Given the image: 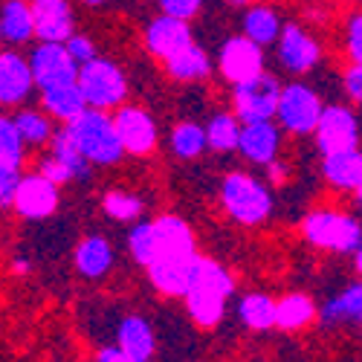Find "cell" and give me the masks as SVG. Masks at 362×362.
Returning <instances> with one entry per match:
<instances>
[{"instance_id":"d6a6232c","label":"cell","mask_w":362,"mask_h":362,"mask_svg":"<svg viewBox=\"0 0 362 362\" xmlns=\"http://www.w3.org/2000/svg\"><path fill=\"white\" fill-rule=\"evenodd\" d=\"M21 160H23V136L15 125V119L4 116L0 119V168L21 171Z\"/></svg>"},{"instance_id":"ffe728a7","label":"cell","mask_w":362,"mask_h":362,"mask_svg":"<svg viewBox=\"0 0 362 362\" xmlns=\"http://www.w3.org/2000/svg\"><path fill=\"white\" fill-rule=\"evenodd\" d=\"M116 345L128 351L131 356L148 362L157 351V339H154V330L151 325L142 319V316H125L119 322V330H116Z\"/></svg>"},{"instance_id":"d590c367","label":"cell","mask_w":362,"mask_h":362,"mask_svg":"<svg viewBox=\"0 0 362 362\" xmlns=\"http://www.w3.org/2000/svg\"><path fill=\"white\" fill-rule=\"evenodd\" d=\"M102 206H105V212L116 221H134V218L142 215V200L136 194H125V192H107Z\"/></svg>"},{"instance_id":"8fae6325","label":"cell","mask_w":362,"mask_h":362,"mask_svg":"<svg viewBox=\"0 0 362 362\" xmlns=\"http://www.w3.org/2000/svg\"><path fill=\"white\" fill-rule=\"evenodd\" d=\"M12 206L18 209L21 218L44 221L58 209V186L52 183V180H47L41 171L29 174V177H21V186L15 192Z\"/></svg>"},{"instance_id":"74e56055","label":"cell","mask_w":362,"mask_h":362,"mask_svg":"<svg viewBox=\"0 0 362 362\" xmlns=\"http://www.w3.org/2000/svg\"><path fill=\"white\" fill-rule=\"evenodd\" d=\"M163 4V12L171 15V18H180V21H192L200 6H203V0H160Z\"/></svg>"},{"instance_id":"e0dca14e","label":"cell","mask_w":362,"mask_h":362,"mask_svg":"<svg viewBox=\"0 0 362 362\" xmlns=\"http://www.w3.org/2000/svg\"><path fill=\"white\" fill-rule=\"evenodd\" d=\"M279 58L290 73H308L319 62V44L301 26L287 23L279 38Z\"/></svg>"},{"instance_id":"8992f818","label":"cell","mask_w":362,"mask_h":362,"mask_svg":"<svg viewBox=\"0 0 362 362\" xmlns=\"http://www.w3.org/2000/svg\"><path fill=\"white\" fill-rule=\"evenodd\" d=\"M325 113V105L319 99V93L308 84H287L281 90V102H279V122L284 131L305 136V134H316L319 119Z\"/></svg>"},{"instance_id":"7402d4cb","label":"cell","mask_w":362,"mask_h":362,"mask_svg":"<svg viewBox=\"0 0 362 362\" xmlns=\"http://www.w3.org/2000/svg\"><path fill=\"white\" fill-rule=\"evenodd\" d=\"M0 35L9 44H26L35 35V12L26 0H6L0 9Z\"/></svg>"},{"instance_id":"ac0fdd59","label":"cell","mask_w":362,"mask_h":362,"mask_svg":"<svg viewBox=\"0 0 362 362\" xmlns=\"http://www.w3.org/2000/svg\"><path fill=\"white\" fill-rule=\"evenodd\" d=\"M279 128L269 122H247L244 131H240V145L238 151L244 154V160L250 163H258V165H269L276 163V154H279Z\"/></svg>"},{"instance_id":"b9f144b4","label":"cell","mask_w":362,"mask_h":362,"mask_svg":"<svg viewBox=\"0 0 362 362\" xmlns=\"http://www.w3.org/2000/svg\"><path fill=\"white\" fill-rule=\"evenodd\" d=\"M345 90L351 93L354 102L362 105V64H354V67L348 70V76H345Z\"/></svg>"},{"instance_id":"4dcf8cb0","label":"cell","mask_w":362,"mask_h":362,"mask_svg":"<svg viewBox=\"0 0 362 362\" xmlns=\"http://www.w3.org/2000/svg\"><path fill=\"white\" fill-rule=\"evenodd\" d=\"M209 145V136L200 125L194 122H180L174 131H171V148L180 160H194L203 154V148Z\"/></svg>"},{"instance_id":"7c38bea8","label":"cell","mask_w":362,"mask_h":362,"mask_svg":"<svg viewBox=\"0 0 362 362\" xmlns=\"http://www.w3.org/2000/svg\"><path fill=\"white\" fill-rule=\"evenodd\" d=\"M116 131H119V139L125 145V154H134V157H145L154 151L157 145V125L142 107H119L116 116Z\"/></svg>"},{"instance_id":"ba28073f","label":"cell","mask_w":362,"mask_h":362,"mask_svg":"<svg viewBox=\"0 0 362 362\" xmlns=\"http://www.w3.org/2000/svg\"><path fill=\"white\" fill-rule=\"evenodd\" d=\"M29 67H33L35 84L44 90H55V87H67V84H78V70L81 64L70 55L67 44H44L33 49L29 58Z\"/></svg>"},{"instance_id":"ee69618b","label":"cell","mask_w":362,"mask_h":362,"mask_svg":"<svg viewBox=\"0 0 362 362\" xmlns=\"http://www.w3.org/2000/svg\"><path fill=\"white\" fill-rule=\"evenodd\" d=\"M269 180H276V183L284 180V165L281 163H269Z\"/></svg>"},{"instance_id":"d6986e66","label":"cell","mask_w":362,"mask_h":362,"mask_svg":"<svg viewBox=\"0 0 362 362\" xmlns=\"http://www.w3.org/2000/svg\"><path fill=\"white\" fill-rule=\"evenodd\" d=\"M35 84L33 67L18 52H4L0 55V102L4 105H18L29 96V90Z\"/></svg>"},{"instance_id":"4316f807","label":"cell","mask_w":362,"mask_h":362,"mask_svg":"<svg viewBox=\"0 0 362 362\" xmlns=\"http://www.w3.org/2000/svg\"><path fill=\"white\" fill-rule=\"evenodd\" d=\"M171 78L177 81H197V78H206L209 70H212V62H209L206 49H200L197 44H189L186 49H180L177 55H171L165 62Z\"/></svg>"},{"instance_id":"3957f363","label":"cell","mask_w":362,"mask_h":362,"mask_svg":"<svg viewBox=\"0 0 362 362\" xmlns=\"http://www.w3.org/2000/svg\"><path fill=\"white\" fill-rule=\"evenodd\" d=\"M221 203L226 212L244 226H255L269 218L273 212V197L269 192L250 174H229L221 183Z\"/></svg>"},{"instance_id":"f35d334b","label":"cell","mask_w":362,"mask_h":362,"mask_svg":"<svg viewBox=\"0 0 362 362\" xmlns=\"http://www.w3.org/2000/svg\"><path fill=\"white\" fill-rule=\"evenodd\" d=\"M67 49H70V55L76 58L78 64H87V62H93V58H96V47H93V41H90L87 35H73L67 41Z\"/></svg>"},{"instance_id":"52a82bcc","label":"cell","mask_w":362,"mask_h":362,"mask_svg":"<svg viewBox=\"0 0 362 362\" xmlns=\"http://www.w3.org/2000/svg\"><path fill=\"white\" fill-rule=\"evenodd\" d=\"M279 102H281V84L269 73H261L258 78L235 87V116L244 125L269 122L273 116H279Z\"/></svg>"},{"instance_id":"f1b7e54d","label":"cell","mask_w":362,"mask_h":362,"mask_svg":"<svg viewBox=\"0 0 362 362\" xmlns=\"http://www.w3.org/2000/svg\"><path fill=\"white\" fill-rule=\"evenodd\" d=\"M316 319V305L305 293H290L279 298V327L281 330H301Z\"/></svg>"},{"instance_id":"30bf717a","label":"cell","mask_w":362,"mask_h":362,"mask_svg":"<svg viewBox=\"0 0 362 362\" xmlns=\"http://www.w3.org/2000/svg\"><path fill=\"white\" fill-rule=\"evenodd\" d=\"M356 142H359L356 116L342 105L325 107V113L319 119V128H316V145L322 151V157L351 151V148H356Z\"/></svg>"},{"instance_id":"1f68e13d","label":"cell","mask_w":362,"mask_h":362,"mask_svg":"<svg viewBox=\"0 0 362 362\" xmlns=\"http://www.w3.org/2000/svg\"><path fill=\"white\" fill-rule=\"evenodd\" d=\"M240 128L238 125V119L229 116V113H218L209 119V125H206V136H209V148H215V151H235L240 145Z\"/></svg>"},{"instance_id":"60d3db41","label":"cell","mask_w":362,"mask_h":362,"mask_svg":"<svg viewBox=\"0 0 362 362\" xmlns=\"http://www.w3.org/2000/svg\"><path fill=\"white\" fill-rule=\"evenodd\" d=\"M18 186H21V171L0 168V203H4V206H12Z\"/></svg>"},{"instance_id":"7dc6e473","label":"cell","mask_w":362,"mask_h":362,"mask_svg":"<svg viewBox=\"0 0 362 362\" xmlns=\"http://www.w3.org/2000/svg\"><path fill=\"white\" fill-rule=\"evenodd\" d=\"M226 4H232V6H244V4H250V0H226Z\"/></svg>"},{"instance_id":"d4e9b609","label":"cell","mask_w":362,"mask_h":362,"mask_svg":"<svg viewBox=\"0 0 362 362\" xmlns=\"http://www.w3.org/2000/svg\"><path fill=\"white\" fill-rule=\"evenodd\" d=\"M322 325H345V322H362V281L345 287L339 296H334L319 313Z\"/></svg>"},{"instance_id":"7a4b0ae2","label":"cell","mask_w":362,"mask_h":362,"mask_svg":"<svg viewBox=\"0 0 362 362\" xmlns=\"http://www.w3.org/2000/svg\"><path fill=\"white\" fill-rule=\"evenodd\" d=\"M70 134L76 136L78 148L84 151V157L96 165H113L122 160L125 154V145L119 139V131H116V122L105 113V110H96V107H87L76 122L67 125Z\"/></svg>"},{"instance_id":"cb8c5ba5","label":"cell","mask_w":362,"mask_h":362,"mask_svg":"<svg viewBox=\"0 0 362 362\" xmlns=\"http://www.w3.org/2000/svg\"><path fill=\"white\" fill-rule=\"evenodd\" d=\"M44 107L62 119V122H76V119L90 107L87 105V96L81 93L78 84H67V87H55V90H44Z\"/></svg>"},{"instance_id":"277c9868","label":"cell","mask_w":362,"mask_h":362,"mask_svg":"<svg viewBox=\"0 0 362 362\" xmlns=\"http://www.w3.org/2000/svg\"><path fill=\"white\" fill-rule=\"evenodd\" d=\"M305 238L319 250H334V252H356L362 247V226L342 212H310L301 226Z\"/></svg>"},{"instance_id":"9c48e42d","label":"cell","mask_w":362,"mask_h":362,"mask_svg":"<svg viewBox=\"0 0 362 362\" xmlns=\"http://www.w3.org/2000/svg\"><path fill=\"white\" fill-rule=\"evenodd\" d=\"M218 67H221L223 78L232 81L235 87L258 78V76L264 73V52H261V44H255V41L247 38V35L229 38V41L221 47Z\"/></svg>"},{"instance_id":"603a6c76","label":"cell","mask_w":362,"mask_h":362,"mask_svg":"<svg viewBox=\"0 0 362 362\" xmlns=\"http://www.w3.org/2000/svg\"><path fill=\"white\" fill-rule=\"evenodd\" d=\"M113 267V250L102 235H90L76 247V269L84 279H102Z\"/></svg>"},{"instance_id":"f6af8a7d","label":"cell","mask_w":362,"mask_h":362,"mask_svg":"<svg viewBox=\"0 0 362 362\" xmlns=\"http://www.w3.org/2000/svg\"><path fill=\"white\" fill-rule=\"evenodd\" d=\"M12 267H15V273H21V276H23V273H29V261H23V258H21V261H15Z\"/></svg>"},{"instance_id":"83f0119b","label":"cell","mask_w":362,"mask_h":362,"mask_svg":"<svg viewBox=\"0 0 362 362\" xmlns=\"http://www.w3.org/2000/svg\"><path fill=\"white\" fill-rule=\"evenodd\" d=\"M244 35L252 38L255 44L267 47L281 38V21L273 9L267 6H252L247 15H244Z\"/></svg>"},{"instance_id":"681fc988","label":"cell","mask_w":362,"mask_h":362,"mask_svg":"<svg viewBox=\"0 0 362 362\" xmlns=\"http://www.w3.org/2000/svg\"><path fill=\"white\" fill-rule=\"evenodd\" d=\"M356 200H359V206H362V186L356 189Z\"/></svg>"},{"instance_id":"6da1fadb","label":"cell","mask_w":362,"mask_h":362,"mask_svg":"<svg viewBox=\"0 0 362 362\" xmlns=\"http://www.w3.org/2000/svg\"><path fill=\"white\" fill-rule=\"evenodd\" d=\"M232 290H235V281L226 269L218 261L200 255L192 287L186 293V308H189V316L194 319V325L212 330L223 319L226 298L232 296Z\"/></svg>"},{"instance_id":"9a60e30c","label":"cell","mask_w":362,"mask_h":362,"mask_svg":"<svg viewBox=\"0 0 362 362\" xmlns=\"http://www.w3.org/2000/svg\"><path fill=\"white\" fill-rule=\"evenodd\" d=\"M192 41V29L186 21H180V18H171V15H163L157 21H151L148 26V33H145V47L151 55H157V58H168L177 55L180 49H186Z\"/></svg>"},{"instance_id":"bcb514c9","label":"cell","mask_w":362,"mask_h":362,"mask_svg":"<svg viewBox=\"0 0 362 362\" xmlns=\"http://www.w3.org/2000/svg\"><path fill=\"white\" fill-rule=\"evenodd\" d=\"M356 273H359V276H362V247H359V250H356Z\"/></svg>"},{"instance_id":"5b68a950","label":"cell","mask_w":362,"mask_h":362,"mask_svg":"<svg viewBox=\"0 0 362 362\" xmlns=\"http://www.w3.org/2000/svg\"><path fill=\"white\" fill-rule=\"evenodd\" d=\"M78 87L87 96V105L96 110H107L122 105L125 93H128V81L116 64L105 62V58H93V62L81 64L78 70Z\"/></svg>"},{"instance_id":"44dd1931","label":"cell","mask_w":362,"mask_h":362,"mask_svg":"<svg viewBox=\"0 0 362 362\" xmlns=\"http://www.w3.org/2000/svg\"><path fill=\"white\" fill-rule=\"evenodd\" d=\"M325 180L334 189L342 192H356L362 186V151L351 148L342 154H330L325 157Z\"/></svg>"},{"instance_id":"c3c4849f","label":"cell","mask_w":362,"mask_h":362,"mask_svg":"<svg viewBox=\"0 0 362 362\" xmlns=\"http://www.w3.org/2000/svg\"><path fill=\"white\" fill-rule=\"evenodd\" d=\"M87 6H99V4H105V0H84Z\"/></svg>"},{"instance_id":"484cf974","label":"cell","mask_w":362,"mask_h":362,"mask_svg":"<svg viewBox=\"0 0 362 362\" xmlns=\"http://www.w3.org/2000/svg\"><path fill=\"white\" fill-rule=\"evenodd\" d=\"M238 316L250 330H269L279 327V301H273L264 293H250L240 298Z\"/></svg>"},{"instance_id":"2e32d148","label":"cell","mask_w":362,"mask_h":362,"mask_svg":"<svg viewBox=\"0 0 362 362\" xmlns=\"http://www.w3.org/2000/svg\"><path fill=\"white\" fill-rule=\"evenodd\" d=\"M154 240H157V258H194V235L189 223L177 215H163L154 221Z\"/></svg>"},{"instance_id":"ab89813d","label":"cell","mask_w":362,"mask_h":362,"mask_svg":"<svg viewBox=\"0 0 362 362\" xmlns=\"http://www.w3.org/2000/svg\"><path fill=\"white\" fill-rule=\"evenodd\" d=\"M348 52L354 58V64H362V12L354 15L348 23Z\"/></svg>"},{"instance_id":"4fadbf2b","label":"cell","mask_w":362,"mask_h":362,"mask_svg":"<svg viewBox=\"0 0 362 362\" xmlns=\"http://www.w3.org/2000/svg\"><path fill=\"white\" fill-rule=\"evenodd\" d=\"M35 38L44 44H67L73 33V9L67 0H33Z\"/></svg>"},{"instance_id":"836d02e7","label":"cell","mask_w":362,"mask_h":362,"mask_svg":"<svg viewBox=\"0 0 362 362\" xmlns=\"http://www.w3.org/2000/svg\"><path fill=\"white\" fill-rule=\"evenodd\" d=\"M128 250L134 255V261H139L142 267H148L154 261L157 252V240H154V223H136L128 232Z\"/></svg>"},{"instance_id":"7bdbcfd3","label":"cell","mask_w":362,"mask_h":362,"mask_svg":"<svg viewBox=\"0 0 362 362\" xmlns=\"http://www.w3.org/2000/svg\"><path fill=\"white\" fill-rule=\"evenodd\" d=\"M96 362H142V359H136V356H131L128 351H122L119 345H113V348H102L96 354Z\"/></svg>"},{"instance_id":"e575fe53","label":"cell","mask_w":362,"mask_h":362,"mask_svg":"<svg viewBox=\"0 0 362 362\" xmlns=\"http://www.w3.org/2000/svg\"><path fill=\"white\" fill-rule=\"evenodd\" d=\"M15 125H18L21 136H23V142H29V145H44L52 136L49 122L41 113H35V110H21L15 116Z\"/></svg>"},{"instance_id":"8d00e7d4","label":"cell","mask_w":362,"mask_h":362,"mask_svg":"<svg viewBox=\"0 0 362 362\" xmlns=\"http://www.w3.org/2000/svg\"><path fill=\"white\" fill-rule=\"evenodd\" d=\"M41 174H44L47 180H52L55 186H62V183H70V180H76V177H73V171H70L62 160H58L55 154H49V157H44V160H41Z\"/></svg>"},{"instance_id":"f546056e","label":"cell","mask_w":362,"mask_h":362,"mask_svg":"<svg viewBox=\"0 0 362 362\" xmlns=\"http://www.w3.org/2000/svg\"><path fill=\"white\" fill-rule=\"evenodd\" d=\"M52 154L73 171L76 180H90V160L84 157V151L78 148V142L70 134V128H62L52 136Z\"/></svg>"},{"instance_id":"5bb4252c","label":"cell","mask_w":362,"mask_h":362,"mask_svg":"<svg viewBox=\"0 0 362 362\" xmlns=\"http://www.w3.org/2000/svg\"><path fill=\"white\" fill-rule=\"evenodd\" d=\"M197 261H200V255H194V258H157L145 269H148L151 284H154L163 296H171V298L183 296L186 298L192 279H194V269H197Z\"/></svg>"}]
</instances>
